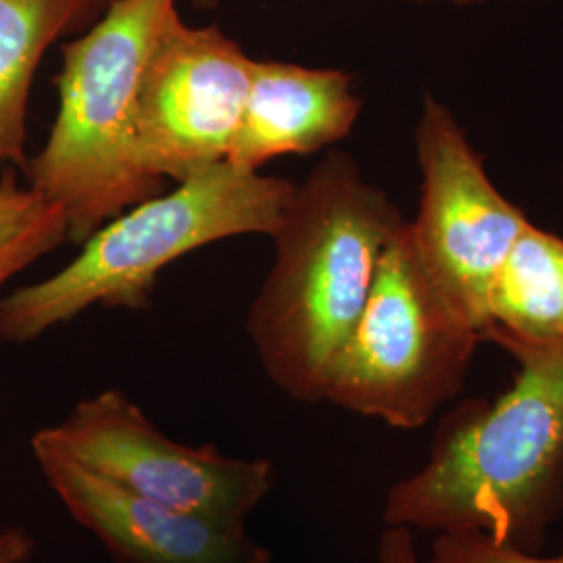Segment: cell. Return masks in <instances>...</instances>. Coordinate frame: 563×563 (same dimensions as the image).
Wrapping results in <instances>:
<instances>
[{"instance_id": "obj_18", "label": "cell", "mask_w": 563, "mask_h": 563, "mask_svg": "<svg viewBox=\"0 0 563 563\" xmlns=\"http://www.w3.org/2000/svg\"><path fill=\"white\" fill-rule=\"evenodd\" d=\"M453 4H460V7H472V4H483V2H490V0H451Z\"/></svg>"}, {"instance_id": "obj_5", "label": "cell", "mask_w": 563, "mask_h": 563, "mask_svg": "<svg viewBox=\"0 0 563 563\" xmlns=\"http://www.w3.org/2000/svg\"><path fill=\"white\" fill-rule=\"evenodd\" d=\"M483 334L428 274L409 222L384 249L362 316L330 363L323 402L418 430L462 395Z\"/></svg>"}, {"instance_id": "obj_4", "label": "cell", "mask_w": 563, "mask_h": 563, "mask_svg": "<svg viewBox=\"0 0 563 563\" xmlns=\"http://www.w3.org/2000/svg\"><path fill=\"white\" fill-rule=\"evenodd\" d=\"M178 0H109L101 18L60 46L57 115L25 184L59 205L81 244L121 211L165 190L139 144L142 67Z\"/></svg>"}, {"instance_id": "obj_7", "label": "cell", "mask_w": 563, "mask_h": 563, "mask_svg": "<svg viewBox=\"0 0 563 563\" xmlns=\"http://www.w3.org/2000/svg\"><path fill=\"white\" fill-rule=\"evenodd\" d=\"M416 157L422 195L409 222L411 241L428 274L484 342L490 286L530 220L490 181L455 113L430 92L416 125Z\"/></svg>"}, {"instance_id": "obj_12", "label": "cell", "mask_w": 563, "mask_h": 563, "mask_svg": "<svg viewBox=\"0 0 563 563\" xmlns=\"http://www.w3.org/2000/svg\"><path fill=\"white\" fill-rule=\"evenodd\" d=\"M563 341V239L532 222L509 249L488 295L484 342Z\"/></svg>"}, {"instance_id": "obj_19", "label": "cell", "mask_w": 563, "mask_h": 563, "mask_svg": "<svg viewBox=\"0 0 563 563\" xmlns=\"http://www.w3.org/2000/svg\"><path fill=\"white\" fill-rule=\"evenodd\" d=\"M407 2H432V0H407Z\"/></svg>"}, {"instance_id": "obj_15", "label": "cell", "mask_w": 563, "mask_h": 563, "mask_svg": "<svg viewBox=\"0 0 563 563\" xmlns=\"http://www.w3.org/2000/svg\"><path fill=\"white\" fill-rule=\"evenodd\" d=\"M413 534L401 526H384L378 539V563H422Z\"/></svg>"}, {"instance_id": "obj_10", "label": "cell", "mask_w": 563, "mask_h": 563, "mask_svg": "<svg viewBox=\"0 0 563 563\" xmlns=\"http://www.w3.org/2000/svg\"><path fill=\"white\" fill-rule=\"evenodd\" d=\"M363 111L349 71L253 59L241 125L225 162L260 172L286 155H313L344 141Z\"/></svg>"}, {"instance_id": "obj_9", "label": "cell", "mask_w": 563, "mask_h": 563, "mask_svg": "<svg viewBox=\"0 0 563 563\" xmlns=\"http://www.w3.org/2000/svg\"><path fill=\"white\" fill-rule=\"evenodd\" d=\"M44 478L74 522L118 563H272L246 523H228L136 495L51 451H34Z\"/></svg>"}, {"instance_id": "obj_6", "label": "cell", "mask_w": 563, "mask_h": 563, "mask_svg": "<svg viewBox=\"0 0 563 563\" xmlns=\"http://www.w3.org/2000/svg\"><path fill=\"white\" fill-rule=\"evenodd\" d=\"M32 451L57 453L146 499L228 523H246L276 481L269 460L169 439L115 388L84 399L63 422L38 430Z\"/></svg>"}, {"instance_id": "obj_13", "label": "cell", "mask_w": 563, "mask_h": 563, "mask_svg": "<svg viewBox=\"0 0 563 563\" xmlns=\"http://www.w3.org/2000/svg\"><path fill=\"white\" fill-rule=\"evenodd\" d=\"M69 241L59 205L21 184L15 167L0 174V292L4 284Z\"/></svg>"}, {"instance_id": "obj_17", "label": "cell", "mask_w": 563, "mask_h": 563, "mask_svg": "<svg viewBox=\"0 0 563 563\" xmlns=\"http://www.w3.org/2000/svg\"><path fill=\"white\" fill-rule=\"evenodd\" d=\"M197 9H201V11H211V9H216L218 4H220V0H190Z\"/></svg>"}, {"instance_id": "obj_11", "label": "cell", "mask_w": 563, "mask_h": 563, "mask_svg": "<svg viewBox=\"0 0 563 563\" xmlns=\"http://www.w3.org/2000/svg\"><path fill=\"white\" fill-rule=\"evenodd\" d=\"M109 0H0V163L23 172L27 107L46 51L99 20Z\"/></svg>"}, {"instance_id": "obj_1", "label": "cell", "mask_w": 563, "mask_h": 563, "mask_svg": "<svg viewBox=\"0 0 563 563\" xmlns=\"http://www.w3.org/2000/svg\"><path fill=\"white\" fill-rule=\"evenodd\" d=\"M499 346L514 384L444 411L426 462L388 488L384 526L543 549L563 514V341Z\"/></svg>"}, {"instance_id": "obj_8", "label": "cell", "mask_w": 563, "mask_h": 563, "mask_svg": "<svg viewBox=\"0 0 563 563\" xmlns=\"http://www.w3.org/2000/svg\"><path fill=\"white\" fill-rule=\"evenodd\" d=\"M251 63L220 27H195L176 9L162 21L142 67L136 128L142 159L162 180L228 159L241 125Z\"/></svg>"}, {"instance_id": "obj_14", "label": "cell", "mask_w": 563, "mask_h": 563, "mask_svg": "<svg viewBox=\"0 0 563 563\" xmlns=\"http://www.w3.org/2000/svg\"><path fill=\"white\" fill-rule=\"evenodd\" d=\"M423 563H563V541L560 553L541 555L493 541L483 532L437 534Z\"/></svg>"}, {"instance_id": "obj_16", "label": "cell", "mask_w": 563, "mask_h": 563, "mask_svg": "<svg viewBox=\"0 0 563 563\" xmlns=\"http://www.w3.org/2000/svg\"><path fill=\"white\" fill-rule=\"evenodd\" d=\"M36 551L34 537L23 528H4L0 532V563H25Z\"/></svg>"}, {"instance_id": "obj_3", "label": "cell", "mask_w": 563, "mask_h": 563, "mask_svg": "<svg viewBox=\"0 0 563 563\" xmlns=\"http://www.w3.org/2000/svg\"><path fill=\"white\" fill-rule=\"evenodd\" d=\"M102 223L74 262L0 299V341L27 344L90 307L144 311L167 265L207 244L272 236L295 181L222 162Z\"/></svg>"}, {"instance_id": "obj_2", "label": "cell", "mask_w": 563, "mask_h": 563, "mask_svg": "<svg viewBox=\"0 0 563 563\" xmlns=\"http://www.w3.org/2000/svg\"><path fill=\"white\" fill-rule=\"evenodd\" d=\"M407 222L362 167L330 151L295 184L274 263L246 316L263 372L295 401L323 402L330 363L353 332L386 244Z\"/></svg>"}]
</instances>
